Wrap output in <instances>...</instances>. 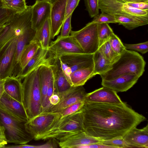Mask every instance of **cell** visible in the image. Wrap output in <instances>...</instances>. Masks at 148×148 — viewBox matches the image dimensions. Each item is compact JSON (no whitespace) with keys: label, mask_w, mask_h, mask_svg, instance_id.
I'll use <instances>...</instances> for the list:
<instances>
[{"label":"cell","mask_w":148,"mask_h":148,"mask_svg":"<svg viewBox=\"0 0 148 148\" xmlns=\"http://www.w3.org/2000/svg\"><path fill=\"white\" fill-rule=\"evenodd\" d=\"M81 110L85 132L103 140L123 137L146 119L125 102L111 104L85 101Z\"/></svg>","instance_id":"obj_1"},{"label":"cell","mask_w":148,"mask_h":148,"mask_svg":"<svg viewBox=\"0 0 148 148\" xmlns=\"http://www.w3.org/2000/svg\"><path fill=\"white\" fill-rule=\"evenodd\" d=\"M146 62L134 51L126 49L112 64L110 69L100 75L102 80H109L126 74L140 77L145 71Z\"/></svg>","instance_id":"obj_2"},{"label":"cell","mask_w":148,"mask_h":148,"mask_svg":"<svg viewBox=\"0 0 148 148\" xmlns=\"http://www.w3.org/2000/svg\"><path fill=\"white\" fill-rule=\"evenodd\" d=\"M39 67L26 76L22 83V103L29 119L41 112Z\"/></svg>","instance_id":"obj_3"},{"label":"cell","mask_w":148,"mask_h":148,"mask_svg":"<svg viewBox=\"0 0 148 148\" xmlns=\"http://www.w3.org/2000/svg\"><path fill=\"white\" fill-rule=\"evenodd\" d=\"M27 121L14 116L0 107V125L5 129L8 143L26 144L34 139L26 127Z\"/></svg>","instance_id":"obj_4"},{"label":"cell","mask_w":148,"mask_h":148,"mask_svg":"<svg viewBox=\"0 0 148 148\" xmlns=\"http://www.w3.org/2000/svg\"><path fill=\"white\" fill-rule=\"evenodd\" d=\"M32 6H28L24 12L14 14L6 23L5 26L0 34V52L11 41L32 28Z\"/></svg>","instance_id":"obj_5"},{"label":"cell","mask_w":148,"mask_h":148,"mask_svg":"<svg viewBox=\"0 0 148 148\" xmlns=\"http://www.w3.org/2000/svg\"><path fill=\"white\" fill-rule=\"evenodd\" d=\"M85 53L75 38L71 35L65 37L59 36L52 41L48 49L47 60L49 65L54 63L64 53Z\"/></svg>","instance_id":"obj_6"},{"label":"cell","mask_w":148,"mask_h":148,"mask_svg":"<svg viewBox=\"0 0 148 148\" xmlns=\"http://www.w3.org/2000/svg\"><path fill=\"white\" fill-rule=\"evenodd\" d=\"M70 35L86 53L93 54L99 48L98 23L90 22L79 30L71 31Z\"/></svg>","instance_id":"obj_7"},{"label":"cell","mask_w":148,"mask_h":148,"mask_svg":"<svg viewBox=\"0 0 148 148\" xmlns=\"http://www.w3.org/2000/svg\"><path fill=\"white\" fill-rule=\"evenodd\" d=\"M83 115L81 109L66 117L52 133L40 138L39 140L57 139L61 137L84 131Z\"/></svg>","instance_id":"obj_8"},{"label":"cell","mask_w":148,"mask_h":148,"mask_svg":"<svg viewBox=\"0 0 148 148\" xmlns=\"http://www.w3.org/2000/svg\"><path fill=\"white\" fill-rule=\"evenodd\" d=\"M93 54L64 53L58 58L62 69L68 82L71 74L80 69L94 66Z\"/></svg>","instance_id":"obj_9"},{"label":"cell","mask_w":148,"mask_h":148,"mask_svg":"<svg viewBox=\"0 0 148 148\" xmlns=\"http://www.w3.org/2000/svg\"><path fill=\"white\" fill-rule=\"evenodd\" d=\"M58 115V112L45 111L29 119L26 125L34 139L43 133L56 120Z\"/></svg>","instance_id":"obj_10"},{"label":"cell","mask_w":148,"mask_h":148,"mask_svg":"<svg viewBox=\"0 0 148 148\" xmlns=\"http://www.w3.org/2000/svg\"><path fill=\"white\" fill-rule=\"evenodd\" d=\"M99 8L101 13L139 16L148 15V10L134 8L126 3L116 0H99Z\"/></svg>","instance_id":"obj_11"},{"label":"cell","mask_w":148,"mask_h":148,"mask_svg":"<svg viewBox=\"0 0 148 148\" xmlns=\"http://www.w3.org/2000/svg\"><path fill=\"white\" fill-rule=\"evenodd\" d=\"M58 93L59 102L56 105L51 107L47 111L58 112L74 104L84 101L86 94L83 86L72 87L67 90Z\"/></svg>","instance_id":"obj_12"},{"label":"cell","mask_w":148,"mask_h":148,"mask_svg":"<svg viewBox=\"0 0 148 148\" xmlns=\"http://www.w3.org/2000/svg\"><path fill=\"white\" fill-rule=\"evenodd\" d=\"M59 146L62 148H78L82 146L101 143L103 140L94 137L85 131L65 136L56 139Z\"/></svg>","instance_id":"obj_13"},{"label":"cell","mask_w":148,"mask_h":148,"mask_svg":"<svg viewBox=\"0 0 148 148\" xmlns=\"http://www.w3.org/2000/svg\"><path fill=\"white\" fill-rule=\"evenodd\" d=\"M84 101L111 104H120L124 102L121 100L116 92L104 86L86 93Z\"/></svg>","instance_id":"obj_14"},{"label":"cell","mask_w":148,"mask_h":148,"mask_svg":"<svg viewBox=\"0 0 148 148\" xmlns=\"http://www.w3.org/2000/svg\"><path fill=\"white\" fill-rule=\"evenodd\" d=\"M17 38L9 42L0 52V77L11 76L14 69L13 61Z\"/></svg>","instance_id":"obj_15"},{"label":"cell","mask_w":148,"mask_h":148,"mask_svg":"<svg viewBox=\"0 0 148 148\" xmlns=\"http://www.w3.org/2000/svg\"><path fill=\"white\" fill-rule=\"evenodd\" d=\"M52 4L48 1L38 0L32 6V27L36 31L45 21L50 17Z\"/></svg>","instance_id":"obj_16"},{"label":"cell","mask_w":148,"mask_h":148,"mask_svg":"<svg viewBox=\"0 0 148 148\" xmlns=\"http://www.w3.org/2000/svg\"><path fill=\"white\" fill-rule=\"evenodd\" d=\"M66 0H58L52 4L50 14L51 39L59 34L64 23Z\"/></svg>","instance_id":"obj_17"},{"label":"cell","mask_w":148,"mask_h":148,"mask_svg":"<svg viewBox=\"0 0 148 148\" xmlns=\"http://www.w3.org/2000/svg\"><path fill=\"white\" fill-rule=\"evenodd\" d=\"M139 77L133 74H125L111 80H102L101 85L116 92H123L132 87Z\"/></svg>","instance_id":"obj_18"},{"label":"cell","mask_w":148,"mask_h":148,"mask_svg":"<svg viewBox=\"0 0 148 148\" xmlns=\"http://www.w3.org/2000/svg\"><path fill=\"white\" fill-rule=\"evenodd\" d=\"M0 107L16 117L27 121L29 119L23 103L13 99L5 92L0 99Z\"/></svg>","instance_id":"obj_19"},{"label":"cell","mask_w":148,"mask_h":148,"mask_svg":"<svg viewBox=\"0 0 148 148\" xmlns=\"http://www.w3.org/2000/svg\"><path fill=\"white\" fill-rule=\"evenodd\" d=\"M131 148H148V125L142 129L134 128L123 137Z\"/></svg>","instance_id":"obj_20"},{"label":"cell","mask_w":148,"mask_h":148,"mask_svg":"<svg viewBox=\"0 0 148 148\" xmlns=\"http://www.w3.org/2000/svg\"><path fill=\"white\" fill-rule=\"evenodd\" d=\"M47 52L48 49H43L40 47L17 76L22 80L41 65L49 64L47 60Z\"/></svg>","instance_id":"obj_21"},{"label":"cell","mask_w":148,"mask_h":148,"mask_svg":"<svg viewBox=\"0 0 148 148\" xmlns=\"http://www.w3.org/2000/svg\"><path fill=\"white\" fill-rule=\"evenodd\" d=\"M21 80L17 76L6 77L4 83V92L10 96L22 103L23 86Z\"/></svg>","instance_id":"obj_22"},{"label":"cell","mask_w":148,"mask_h":148,"mask_svg":"<svg viewBox=\"0 0 148 148\" xmlns=\"http://www.w3.org/2000/svg\"><path fill=\"white\" fill-rule=\"evenodd\" d=\"M50 66L53 71L56 92H60L71 88L72 86L64 73L59 59Z\"/></svg>","instance_id":"obj_23"},{"label":"cell","mask_w":148,"mask_h":148,"mask_svg":"<svg viewBox=\"0 0 148 148\" xmlns=\"http://www.w3.org/2000/svg\"><path fill=\"white\" fill-rule=\"evenodd\" d=\"M119 25L131 30L148 23V15L139 16L130 15L113 14Z\"/></svg>","instance_id":"obj_24"},{"label":"cell","mask_w":148,"mask_h":148,"mask_svg":"<svg viewBox=\"0 0 148 148\" xmlns=\"http://www.w3.org/2000/svg\"><path fill=\"white\" fill-rule=\"evenodd\" d=\"M51 33L50 19L49 18L36 31L33 40L36 41L42 48L47 49L50 45Z\"/></svg>","instance_id":"obj_25"},{"label":"cell","mask_w":148,"mask_h":148,"mask_svg":"<svg viewBox=\"0 0 148 148\" xmlns=\"http://www.w3.org/2000/svg\"><path fill=\"white\" fill-rule=\"evenodd\" d=\"M39 76L42 107L45 102L50 80L53 76L52 70L50 65L45 64L40 66L39 67Z\"/></svg>","instance_id":"obj_26"},{"label":"cell","mask_w":148,"mask_h":148,"mask_svg":"<svg viewBox=\"0 0 148 148\" xmlns=\"http://www.w3.org/2000/svg\"><path fill=\"white\" fill-rule=\"evenodd\" d=\"M36 31L31 28L20 35L17 38L13 65L14 69L18 64L21 56L25 47L33 38Z\"/></svg>","instance_id":"obj_27"},{"label":"cell","mask_w":148,"mask_h":148,"mask_svg":"<svg viewBox=\"0 0 148 148\" xmlns=\"http://www.w3.org/2000/svg\"><path fill=\"white\" fill-rule=\"evenodd\" d=\"M94 66L79 69L71 73L70 84L72 87L83 86L90 79L95 76Z\"/></svg>","instance_id":"obj_28"},{"label":"cell","mask_w":148,"mask_h":148,"mask_svg":"<svg viewBox=\"0 0 148 148\" xmlns=\"http://www.w3.org/2000/svg\"><path fill=\"white\" fill-rule=\"evenodd\" d=\"M94 75H101L109 70L112 62L107 60L98 49L93 55Z\"/></svg>","instance_id":"obj_29"},{"label":"cell","mask_w":148,"mask_h":148,"mask_svg":"<svg viewBox=\"0 0 148 148\" xmlns=\"http://www.w3.org/2000/svg\"><path fill=\"white\" fill-rule=\"evenodd\" d=\"M40 47V45L33 39L26 45L21 53L19 62V72L25 67Z\"/></svg>","instance_id":"obj_30"},{"label":"cell","mask_w":148,"mask_h":148,"mask_svg":"<svg viewBox=\"0 0 148 148\" xmlns=\"http://www.w3.org/2000/svg\"><path fill=\"white\" fill-rule=\"evenodd\" d=\"M25 0H12L5 3H2L1 8L10 10L15 14L22 13L27 9Z\"/></svg>","instance_id":"obj_31"},{"label":"cell","mask_w":148,"mask_h":148,"mask_svg":"<svg viewBox=\"0 0 148 148\" xmlns=\"http://www.w3.org/2000/svg\"><path fill=\"white\" fill-rule=\"evenodd\" d=\"M113 32L108 23L98 24L99 48L108 41Z\"/></svg>","instance_id":"obj_32"},{"label":"cell","mask_w":148,"mask_h":148,"mask_svg":"<svg viewBox=\"0 0 148 148\" xmlns=\"http://www.w3.org/2000/svg\"><path fill=\"white\" fill-rule=\"evenodd\" d=\"M98 49L104 57L112 63L119 57V55L116 53L111 47L109 40L102 45Z\"/></svg>","instance_id":"obj_33"},{"label":"cell","mask_w":148,"mask_h":148,"mask_svg":"<svg viewBox=\"0 0 148 148\" xmlns=\"http://www.w3.org/2000/svg\"><path fill=\"white\" fill-rule=\"evenodd\" d=\"M109 41L111 47L118 55L121 54L126 49L120 39L114 33L110 37Z\"/></svg>","instance_id":"obj_34"},{"label":"cell","mask_w":148,"mask_h":148,"mask_svg":"<svg viewBox=\"0 0 148 148\" xmlns=\"http://www.w3.org/2000/svg\"><path fill=\"white\" fill-rule=\"evenodd\" d=\"M91 22L98 24L117 23L113 15L104 13H101L95 16Z\"/></svg>","instance_id":"obj_35"},{"label":"cell","mask_w":148,"mask_h":148,"mask_svg":"<svg viewBox=\"0 0 148 148\" xmlns=\"http://www.w3.org/2000/svg\"><path fill=\"white\" fill-rule=\"evenodd\" d=\"M101 143L112 146L114 148H131L130 146L123 139V137L103 140Z\"/></svg>","instance_id":"obj_36"},{"label":"cell","mask_w":148,"mask_h":148,"mask_svg":"<svg viewBox=\"0 0 148 148\" xmlns=\"http://www.w3.org/2000/svg\"><path fill=\"white\" fill-rule=\"evenodd\" d=\"M86 10L91 17H94L99 13V0H84Z\"/></svg>","instance_id":"obj_37"},{"label":"cell","mask_w":148,"mask_h":148,"mask_svg":"<svg viewBox=\"0 0 148 148\" xmlns=\"http://www.w3.org/2000/svg\"><path fill=\"white\" fill-rule=\"evenodd\" d=\"M56 92L53 75L50 80L44 103L42 106L41 112L46 111L50 107L49 99Z\"/></svg>","instance_id":"obj_38"},{"label":"cell","mask_w":148,"mask_h":148,"mask_svg":"<svg viewBox=\"0 0 148 148\" xmlns=\"http://www.w3.org/2000/svg\"><path fill=\"white\" fill-rule=\"evenodd\" d=\"M126 49L133 51H136L145 54L148 51V41L138 43L137 44H123Z\"/></svg>","instance_id":"obj_39"},{"label":"cell","mask_w":148,"mask_h":148,"mask_svg":"<svg viewBox=\"0 0 148 148\" xmlns=\"http://www.w3.org/2000/svg\"><path fill=\"white\" fill-rule=\"evenodd\" d=\"M2 3L0 0V26L10 20L15 13L12 11L1 8Z\"/></svg>","instance_id":"obj_40"},{"label":"cell","mask_w":148,"mask_h":148,"mask_svg":"<svg viewBox=\"0 0 148 148\" xmlns=\"http://www.w3.org/2000/svg\"><path fill=\"white\" fill-rule=\"evenodd\" d=\"M72 15H70L64 21L62 27L60 34L59 36H60L65 37L70 35L72 31L71 25Z\"/></svg>","instance_id":"obj_41"},{"label":"cell","mask_w":148,"mask_h":148,"mask_svg":"<svg viewBox=\"0 0 148 148\" xmlns=\"http://www.w3.org/2000/svg\"><path fill=\"white\" fill-rule=\"evenodd\" d=\"M80 0H66L64 21L70 15L72 14L74 10L78 5Z\"/></svg>","instance_id":"obj_42"},{"label":"cell","mask_w":148,"mask_h":148,"mask_svg":"<svg viewBox=\"0 0 148 148\" xmlns=\"http://www.w3.org/2000/svg\"><path fill=\"white\" fill-rule=\"evenodd\" d=\"M128 5L136 8L142 10H148V3H126Z\"/></svg>","instance_id":"obj_43"},{"label":"cell","mask_w":148,"mask_h":148,"mask_svg":"<svg viewBox=\"0 0 148 148\" xmlns=\"http://www.w3.org/2000/svg\"><path fill=\"white\" fill-rule=\"evenodd\" d=\"M5 129L0 125V148H4L8 144L5 134Z\"/></svg>","instance_id":"obj_44"},{"label":"cell","mask_w":148,"mask_h":148,"mask_svg":"<svg viewBox=\"0 0 148 148\" xmlns=\"http://www.w3.org/2000/svg\"><path fill=\"white\" fill-rule=\"evenodd\" d=\"M78 148H114L113 147L102 144L98 143L82 146Z\"/></svg>","instance_id":"obj_45"},{"label":"cell","mask_w":148,"mask_h":148,"mask_svg":"<svg viewBox=\"0 0 148 148\" xmlns=\"http://www.w3.org/2000/svg\"><path fill=\"white\" fill-rule=\"evenodd\" d=\"M5 78H2L0 77V99L4 92V83Z\"/></svg>","instance_id":"obj_46"},{"label":"cell","mask_w":148,"mask_h":148,"mask_svg":"<svg viewBox=\"0 0 148 148\" xmlns=\"http://www.w3.org/2000/svg\"><path fill=\"white\" fill-rule=\"evenodd\" d=\"M124 3H138L146 2L148 3V0H125Z\"/></svg>","instance_id":"obj_47"},{"label":"cell","mask_w":148,"mask_h":148,"mask_svg":"<svg viewBox=\"0 0 148 148\" xmlns=\"http://www.w3.org/2000/svg\"><path fill=\"white\" fill-rule=\"evenodd\" d=\"M6 25V23L4 24V25L0 26V34L1 33V32H2V31L3 30L4 28V27Z\"/></svg>","instance_id":"obj_48"},{"label":"cell","mask_w":148,"mask_h":148,"mask_svg":"<svg viewBox=\"0 0 148 148\" xmlns=\"http://www.w3.org/2000/svg\"><path fill=\"white\" fill-rule=\"evenodd\" d=\"M2 3H5L12 0H1Z\"/></svg>","instance_id":"obj_49"},{"label":"cell","mask_w":148,"mask_h":148,"mask_svg":"<svg viewBox=\"0 0 148 148\" xmlns=\"http://www.w3.org/2000/svg\"><path fill=\"white\" fill-rule=\"evenodd\" d=\"M58 0H49V2L51 3L52 4L53 3L56 1H57Z\"/></svg>","instance_id":"obj_50"},{"label":"cell","mask_w":148,"mask_h":148,"mask_svg":"<svg viewBox=\"0 0 148 148\" xmlns=\"http://www.w3.org/2000/svg\"><path fill=\"white\" fill-rule=\"evenodd\" d=\"M119 1L120 2H123L125 0H116Z\"/></svg>","instance_id":"obj_51"},{"label":"cell","mask_w":148,"mask_h":148,"mask_svg":"<svg viewBox=\"0 0 148 148\" xmlns=\"http://www.w3.org/2000/svg\"><path fill=\"white\" fill-rule=\"evenodd\" d=\"M38 0H47L49 1V0H36V1H38Z\"/></svg>","instance_id":"obj_52"}]
</instances>
